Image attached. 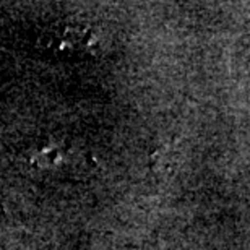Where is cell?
Instances as JSON below:
<instances>
[{"instance_id": "1", "label": "cell", "mask_w": 250, "mask_h": 250, "mask_svg": "<svg viewBox=\"0 0 250 250\" xmlns=\"http://www.w3.org/2000/svg\"><path fill=\"white\" fill-rule=\"evenodd\" d=\"M42 44L59 54H89L99 56L104 51L101 31L83 21H63L56 24L42 36Z\"/></svg>"}]
</instances>
